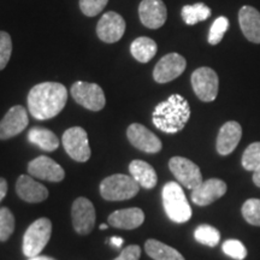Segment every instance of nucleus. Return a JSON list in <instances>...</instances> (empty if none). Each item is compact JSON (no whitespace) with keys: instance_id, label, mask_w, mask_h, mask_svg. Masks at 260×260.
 Here are the masks:
<instances>
[{"instance_id":"1","label":"nucleus","mask_w":260,"mask_h":260,"mask_svg":"<svg viewBox=\"0 0 260 260\" xmlns=\"http://www.w3.org/2000/svg\"><path fill=\"white\" fill-rule=\"evenodd\" d=\"M68 90L61 83L42 82L34 86L28 94V110L39 121L56 117L65 107Z\"/></svg>"},{"instance_id":"2","label":"nucleus","mask_w":260,"mask_h":260,"mask_svg":"<svg viewBox=\"0 0 260 260\" xmlns=\"http://www.w3.org/2000/svg\"><path fill=\"white\" fill-rule=\"evenodd\" d=\"M190 118L189 104L180 94H172L155 106L152 121L165 134H176L186 126Z\"/></svg>"},{"instance_id":"3","label":"nucleus","mask_w":260,"mask_h":260,"mask_svg":"<svg viewBox=\"0 0 260 260\" xmlns=\"http://www.w3.org/2000/svg\"><path fill=\"white\" fill-rule=\"evenodd\" d=\"M162 206L172 222L186 223L191 218V207L177 182H168L161 191Z\"/></svg>"},{"instance_id":"4","label":"nucleus","mask_w":260,"mask_h":260,"mask_svg":"<svg viewBox=\"0 0 260 260\" xmlns=\"http://www.w3.org/2000/svg\"><path fill=\"white\" fill-rule=\"evenodd\" d=\"M140 190V184L132 176L116 174L106 177L100 183V194L107 201H123L134 198Z\"/></svg>"},{"instance_id":"5","label":"nucleus","mask_w":260,"mask_h":260,"mask_svg":"<svg viewBox=\"0 0 260 260\" xmlns=\"http://www.w3.org/2000/svg\"><path fill=\"white\" fill-rule=\"evenodd\" d=\"M52 223L48 218H40L30 224L23 236V253L28 258L40 255L51 239Z\"/></svg>"},{"instance_id":"6","label":"nucleus","mask_w":260,"mask_h":260,"mask_svg":"<svg viewBox=\"0 0 260 260\" xmlns=\"http://www.w3.org/2000/svg\"><path fill=\"white\" fill-rule=\"evenodd\" d=\"M191 87L201 102L211 103L218 95V75L211 68H199L191 74Z\"/></svg>"},{"instance_id":"7","label":"nucleus","mask_w":260,"mask_h":260,"mask_svg":"<svg viewBox=\"0 0 260 260\" xmlns=\"http://www.w3.org/2000/svg\"><path fill=\"white\" fill-rule=\"evenodd\" d=\"M71 95L79 105L90 111H100L105 107L106 99L102 87L96 83L77 81L71 86Z\"/></svg>"},{"instance_id":"8","label":"nucleus","mask_w":260,"mask_h":260,"mask_svg":"<svg viewBox=\"0 0 260 260\" xmlns=\"http://www.w3.org/2000/svg\"><path fill=\"white\" fill-rule=\"evenodd\" d=\"M63 145L74 160L86 162L90 158V147L87 132L81 126L69 128L63 134Z\"/></svg>"},{"instance_id":"9","label":"nucleus","mask_w":260,"mask_h":260,"mask_svg":"<svg viewBox=\"0 0 260 260\" xmlns=\"http://www.w3.org/2000/svg\"><path fill=\"white\" fill-rule=\"evenodd\" d=\"M169 168L182 186L193 190L203 182V175L199 167L189 159L183 157H172Z\"/></svg>"},{"instance_id":"10","label":"nucleus","mask_w":260,"mask_h":260,"mask_svg":"<svg viewBox=\"0 0 260 260\" xmlns=\"http://www.w3.org/2000/svg\"><path fill=\"white\" fill-rule=\"evenodd\" d=\"M126 136L130 144L145 153L154 154L160 152L162 148L160 139L145 125L139 123H133L128 126Z\"/></svg>"},{"instance_id":"11","label":"nucleus","mask_w":260,"mask_h":260,"mask_svg":"<svg viewBox=\"0 0 260 260\" xmlns=\"http://www.w3.org/2000/svg\"><path fill=\"white\" fill-rule=\"evenodd\" d=\"M73 225L80 235H88L95 224V209L87 198H79L74 201L71 209Z\"/></svg>"},{"instance_id":"12","label":"nucleus","mask_w":260,"mask_h":260,"mask_svg":"<svg viewBox=\"0 0 260 260\" xmlns=\"http://www.w3.org/2000/svg\"><path fill=\"white\" fill-rule=\"evenodd\" d=\"M187 61L178 53H169L158 61L153 70V79L158 83H168L177 79L186 70Z\"/></svg>"},{"instance_id":"13","label":"nucleus","mask_w":260,"mask_h":260,"mask_svg":"<svg viewBox=\"0 0 260 260\" xmlns=\"http://www.w3.org/2000/svg\"><path fill=\"white\" fill-rule=\"evenodd\" d=\"M125 21L117 12L109 11L103 15L96 24V35L106 44L119 41L124 35Z\"/></svg>"},{"instance_id":"14","label":"nucleus","mask_w":260,"mask_h":260,"mask_svg":"<svg viewBox=\"0 0 260 260\" xmlns=\"http://www.w3.org/2000/svg\"><path fill=\"white\" fill-rule=\"evenodd\" d=\"M29 123L28 113L21 105L12 106L0 121V140H8L21 134Z\"/></svg>"},{"instance_id":"15","label":"nucleus","mask_w":260,"mask_h":260,"mask_svg":"<svg viewBox=\"0 0 260 260\" xmlns=\"http://www.w3.org/2000/svg\"><path fill=\"white\" fill-rule=\"evenodd\" d=\"M226 193V183L219 178L203 181L191 190V201L199 206H207Z\"/></svg>"},{"instance_id":"16","label":"nucleus","mask_w":260,"mask_h":260,"mask_svg":"<svg viewBox=\"0 0 260 260\" xmlns=\"http://www.w3.org/2000/svg\"><path fill=\"white\" fill-rule=\"evenodd\" d=\"M28 172L31 177H37L48 182H60L65 177L63 168L57 161L46 155H41L29 162Z\"/></svg>"},{"instance_id":"17","label":"nucleus","mask_w":260,"mask_h":260,"mask_svg":"<svg viewBox=\"0 0 260 260\" xmlns=\"http://www.w3.org/2000/svg\"><path fill=\"white\" fill-rule=\"evenodd\" d=\"M139 16L145 27L158 29L167 22L168 10L162 0H142L139 6Z\"/></svg>"},{"instance_id":"18","label":"nucleus","mask_w":260,"mask_h":260,"mask_svg":"<svg viewBox=\"0 0 260 260\" xmlns=\"http://www.w3.org/2000/svg\"><path fill=\"white\" fill-rule=\"evenodd\" d=\"M242 138V128L235 121L226 122L219 129L217 136V152L220 155H228L233 153L234 149L237 147L240 140Z\"/></svg>"},{"instance_id":"19","label":"nucleus","mask_w":260,"mask_h":260,"mask_svg":"<svg viewBox=\"0 0 260 260\" xmlns=\"http://www.w3.org/2000/svg\"><path fill=\"white\" fill-rule=\"evenodd\" d=\"M16 191L22 200L27 203H41L48 197V189L28 175H22L16 183Z\"/></svg>"},{"instance_id":"20","label":"nucleus","mask_w":260,"mask_h":260,"mask_svg":"<svg viewBox=\"0 0 260 260\" xmlns=\"http://www.w3.org/2000/svg\"><path fill=\"white\" fill-rule=\"evenodd\" d=\"M107 222L117 229L133 230L142 225V223L145 222V213L138 207L117 210L110 214Z\"/></svg>"},{"instance_id":"21","label":"nucleus","mask_w":260,"mask_h":260,"mask_svg":"<svg viewBox=\"0 0 260 260\" xmlns=\"http://www.w3.org/2000/svg\"><path fill=\"white\" fill-rule=\"evenodd\" d=\"M239 23L248 41L260 44V12L253 6H243L239 12Z\"/></svg>"},{"instance_id":"22","label":"nucleus","mask_w":260,"mask_h":260,"mask_svg":"<svg viewBox=\"0 0 260 260\" xmlns=\"http://www.w3.org/2000/svg\"><path fill=\"white\" fill-rule=\"evenodd\" d=\"M129 171L132 177L140 184V187L152 189L157 184V172L148 162L144 160H133L129 164Z\"/></svg>"},{"instance_id":"23","label":"nucleus","mask_w":260,"mask_h":260,"mask_svg":"<svg viewBox=\"0 0 260 260\" xmlns=\"http://www.w3.org/2000/svg\"><path fill=\"white\" fill-rule=\"evenodd\" d=\"M145 251L153 260H186L177 249L154 239L146 241Z\"/></svg>"},{"instance_id":"24","label":"nucleus","mask_w":260,"mask_h":260,"mask_svg":"<svg viewBox=\"0 0 260 260\" xmlns=\"http://www.w3.org/2000/svg\"><path fill=\"white\" fill-rule=\"evenodd\" d=\"M157 51L158 47L155 41L147 37L135 39L130 46V52H132L133 57L140 63H148L157 54Z\"/></svg>"},{"instance_id":"25","label":"nucleus","mask_w":260,"mask_h":260,"mask_svg":"<svg viewBox=\"0 0 260 260\" xmlns=\"http://www.w3.org/2000/svg\"><path fill=\"white\" fill-rule=\"evenodd\" d=\"M28 140L46 152H53L59 147V140L56 134L45 128H32L29 130Z\"/></svg>"},{"instance_id":"26","label":"nucleus","mask_w":260,"mask_h":260,"mask_svg":"<svg viewBox=\"0 0 260 260\" xmlns=\"http://www.w3.org/2000/svg\"><path fill=\"white\" fill-rule=\"evenodd\" d=\"M211 14H212L211 9L207 5H205L204 3H197L194 5H184L181 11L182 19L188 25H194L199 23V22L206 21L207 18H210Z\"/></svg>"},{"instance_id":"27","label":"nucleus","mask_w":260,"mask_h":260,"mask_svg":"<svg viewBox=\"0 0 260 260\" xmlns=\"http://www.w3.org/2000/svg\"><path fill=\"white\" fill-rule=\"evenodd\" d=\"M194 237L201 245L216 247L220 241V234L216 228L209 224H201L195 229Z\"/></svg>"},{"instance_id":"28","label":"nucleus","mask_w":260,"mask_h":260,"mask_svg":"<svg viewBox=\"0 0 260 260\" xmlns=\"http://www.w3.org/2000/svg\"><path fill=\"white\" fill-rule=\"evenodd\" d=\"M241 162L247 171H255L260 167V142H253L245 149Z\"/></svg>"},{"instance_id":"29","label":"nucleus","mask_w":260,"mask_h":260,"mask_svg":"<svg viewBox=\"0 0 260 260\" xmlns=\"http://www.w3.org/2000/svg\"><path fill=\"white\" fill-rule=\"evenodd\" d=\"M15 230V217L8 207L0 209V241H6Z\"/></svg>"},{"instance_id":"30","label":"nucleus","mask_w":260,"mask_h":260,"mask_svg":"<svg viewBox=\"0 0 260 260\" xmlns=\"http://www.w3.org/2000/svg\"><path fill=\"white\" fill-rule=\"evenodd\" d=\"M228 28H229V21H228L226 17L220 16V17L216 18V21L213 22L210 28L209 38H207L209 44L213 45V46L214 45H218L223 40V37L226 32Z\"/></svg>"},{"instance_id":"31","label":"nucleus","mask_w":260,"mask_h":260,"mask_svg":"<svg viewBox=\"0 0 260 260\" xmlns=\"http://www.w3.org/2000/svg\"><path fill=\"white\" fill-rule=\"evenodd\" d=\"M242 216L247 223L260 226V199H248L242 206Z\"/></svg>"},{"instance_id":"32","label":"nucleus","mask_w":260,"mask_h":260,"mask_svg":"<svg viewBox=\"0 0 260 260\" xmlns=\"http://www.w3.org/2000/svg\"><path fill=\"white\" fill-rule=\"evenodd\" d=\"M222 249L226 255L236 260H243L247 256L246 247L239 240H226L222 245Z\"/></svg>"},{"instance_id":"33","label":"nucleus","mask_w":260,"mask_h":260,"mask_svg":"<svg viewBox=\"0 0 260 260\" xmlns=\"http://www.w3.org/2000/svg\"><path fill=\"white\" fill-rule=\"evenodd\" d=\"M12 53V40L9 32L0 31V70L5 69Z\"/></svg>"},{"instance_id":"34","label":"nucleus","mask_w":260,"mask_h":260,"mask_svg":"<svg viewBox=\"0 0 260 260\" xmlns=\"http://www.w3.org/2000/svg\"><path fill=\"white\" fill-rule=\"evenodd\" d=\"M109 0H80V9L87 17H94L105 9Z\"/></svg>"},{"instance_id":"35","label":"nucleus","mask_w":260,"mask_h":260,"mask_svg":"<svg viewBox=\"0 0 260 260\" xmlns=\"http://www.w3.org/2000/svg\"><path fill=\"white\" fill-rule=\"evenodd\" d=\"M140 255H141V248L138 245H132L125 247L121 254L113 260H139Z\"/></svg>"},{"instance_id":"36","label":"nucleus","mask_w":260,"mask_h":260,"mask_svg":"<svg viewBox=\"0 0 260 260\" xmlns=\"http://www.w3.org/2000/svg\"><path fill=\"white\" fill-rule=\"evenodd\" d=\"M6 193H8V182L0 177V203L6 197Z\"/></svg>"},{"instance_id":"37","label":"nucleus","mask_w":260,"mask_h":260,"mask_svg":"<svg viewBox=\"0 0 260 260\" xmlns=\"http://www.w3.org/2000/svg\"><path fill=\"white\" fill-rule=\"evenodd\" d=\"M110 241H111V245L115 246L116 248H122L123 243H124V240L119 236H112L111 239H110Z\"/></svg>"},{"instance_id":"38","label":"nucleus","mask_w":260,"mask_h":260,"mask_svg":"<svg viewBox=\"0 0 260 260\" xmlns=\"http://www.w3.org/2000/svg\"><path fill=\"white\" fill-rule=\"evenodd\" d=\"M253 172H254V174H253V182L255 183V186H258L260 188V167Z\"/></svg>"},{"instance_id":"39","label":"nucleus","mask_w":260,"mask_h":260,"mask_svg":"<svg viewBox=\"0 0 260 260\" xmlns=\"http://www.w3.org/2000/svg\"><path fill=\"white\" fill-rule=\"evenodd\" d=\"M29 260H56V259H53V258H50V256L38 255V256H34V258H29Z\"/></svg>"},{"instance_id":"40","label":"nucleus","mask_w":260,"mask_h":260,"mask_svg":"<svg viewBox=\"0 0 260 260\" xmlns=\"http://www.w3.org/2000/svg\"><path fill=\"white\" fill-rule=\"evenodd\" d=\"M99 229H100V230H105V229H107V224H100Z\"/></svg>"}]
</instances>
